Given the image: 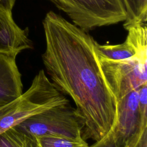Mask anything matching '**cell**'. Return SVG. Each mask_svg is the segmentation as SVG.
I'll use <instances>...</instances> for the list:
<instances>
[{"label":"cell","instance_id":"obj_1","mask_svg":"<svg viewBox=\"0 0 147 147\" xmlns=\"http://www.w3.org/2000/svg\"><path fill=\"white\" fill-rule=\"evenodd\" d=\"M46 48L43 64L52 82L74 101L85 121L82 137L97 142L113 128L117 100L103 77L95 49L86 32L50 11L42 22Z\"/></svg>","mask_w":147,"mask_h":147},{"label":"cell","instance_id":"obj_2","mask_svg":"<svg viewBox=\"0 0 147 147\" xmlns=\"http://www.w3.org/2000/svg\"><path fill=\"white\" fill-rule=\"evenodd\" d=\"M68 102L69 100L56 88L41 69L24 93L0 106V134L31 116Z\"/></svg>","mask_w":147,"mask_h":147},{"label":"cell","instance_id":"obj_3","mask_svg":"<svg viewBox=\"0 0 147 147\" xmlns=\"http://www.w3.org/2000/svg\"><path fill=\"white\" fill-rule=\"evenodd\" d=\"M96 56L103 77L117 102L147 84V36L141 41L137 53L130 58L113 60Z\"/></svg>","mask_w":147,"mask_h":147},{"label":"cell","instance_id":"obj_4","mask_svg":"<svg viewBox=\"0 0 147 147\" xmlns=\"http://www.w3.org/2000/svg\"><path fill=\"white\" fill-rule=\"evenodd\" d=\"M64 12L73 24L88 32L96 28L124 22L123 0H48Z\"/></svg>","mask_w":147,"mask_h":147},{"label":"cell","instance_id":"obj_5","mask_svg":"<svg viewBox=\"0 0 147 147\" xmlns=\"http://www.w3.org/2000/svg\"><path fill=\"white\" fill-rule=\"evenodd\" d=\"M84 125L83 117L68 102L31 116L15 127L36 137L53 136L80 139Z\"/></svg>","mask_w":147,"mask_h":147},{"label":"cell","instance_id":"obj_6","mask_svg":"<svg viewBox=\"0 0 147 147\" xmlns=\"http://www.w3.org/2000/svg\"><path fill=\"white\" fill-rule=\"evenodd\" d=\"M140 128L138 90H134L117 102L116 120L113 129L117 147H122Z\"/></svg>","mask_w":147,"mask_h":147},{"label":"cell","instance_id":"obj_7","mask_svg":"<svg viewBox=\"0 0 147 147\" xmlns=\"http://www.w3.org/2000/svg\"><path fill=\"white\" fill-rule=\"evenodd\" d=\"M16 54L0 52V106L23 93L21 74L16 64Z\"/></svg>","mask_w":147,"mask_h":147},{"label":"cell","instance_id":"obj_8","mask_svg":"<svg viewBox=\"0 0 147 147\" xmlns=\"http://www.w3.org/2000/svg\"><path fill=\"white\" fill-rule=\"evenodd\" d=\"M32 48L28 29H22L14 21L12 14L0 10V52L17 55Z\"/></svg>","mask_w":147,"mask_h":147},{"label":"cell","instance_id":"obj_9","mask_svg":"<svg viewBox=\"0 0 147 147\" xmlns=\"http://www.w3.org/2000/svg\"><path fill=\"white\" fill-rule=\"evenodd\" d=\"M0 147H41L37 138L15 126L0 134Z\"/></svg>","mask_w":147,"mask_h":147},{"label":"cell","instance_id":"obj_10","mask_svg":"<svg viewBox=\"0 0 147 147\" xmlns=\"http://www.w3.org/2000/svg\"><path fill=\"white\" fill-rule=\"evenodd\" d=\"M127 18L123 27L127 30L138 24L146 23L147 20V0H123Z\"/></svg>","mask_w":147,"mask_h":147},{"label":"cell","instance_id":"obj_11","mask_svg":"<svg viewBox=\"0 0 147 147\" xmlns=\"http://www.w3.org/2000/svg\"><path fill=\"white\" fill-rule=\"evenodd\" d=\"M41 147H90L83 139H71L60 136H45L36 137Z\"/></svg>","mask_w":147,"mask_h":147},{"label":"cell","instance_id":"obj_12","mask_svg":"<svg viewBox=\"0 0 147 147\" xmlns=\"http://www.w3.org/2000/svg\"><path fill=\"white\" fill-rule=\"evenodd\" d=\"M122 147H147V126L141 127L125 141Z\"/></svg>","mask_w":147,"mask_h":147},{"label":"cell","instance_id":"obj_13","mask_svg":"<svg viewBox=\"0 0 147 147\" xmlns=\"http://www.w3.org/2000/svg\"><path fill=\"white\" fill-rule=\"evenodd\" d=\"M90 147H117L114 138L113 130L112 129L104 138L99 141L95 142Z\"/></svg>","mask_w":147,"mask_h":147},{"label":"cell","instance_id":"obj_14","mask_svg":"<svg viewBox=\"0 0 147 147\" xmlns=\"http://www.w3.org/2000/svg\"><path fill=\"white\" fill-rule=\"evenodd\" d=\"M16 0H0V10L12 14V10Z\"/></svg>","mask_w":147,"mask_h":147}]
</instances>
